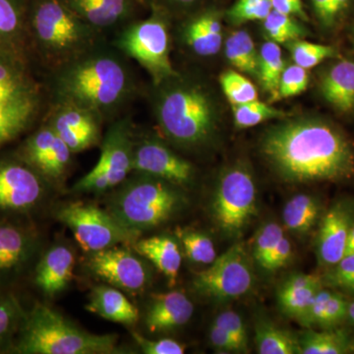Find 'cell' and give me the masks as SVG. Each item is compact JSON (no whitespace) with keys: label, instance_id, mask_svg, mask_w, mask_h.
<instances>
[{"label":"cell","instance_id":"6da1fadb","mask_svg":"<svg viewBox=\"0 0 354 354\" xmlns=\"http://www.w3.org/2000/svg\"><path fill=\"white\" fill-rule=\"evenodd\" d=\"M46 75V104L80 106L97 113L104 122L124 115L141 91L131 60L109 39Z\"/></svg>","mask_w":354,"mask_h":354},{"label":"cell","instance_id":"7a4b0ae2","mask_svg":"<svg viewBox=\"0 0 354 354\" xmlns=\"http://www.w3.org/2000/svg\"><path fill=\"white\" fill-rule=\"evenodd\" d=\"M261 151L288 183L342 181L354 176V150L332 123L319 118L288 120L268 130Z\"/></svg>","mask_w":354,"mask_h":354},{"label":"cell","instance_id":"3957f363","mask_svg":"<svg viewBox=\"0 0 354 354\" xmlns=\"http://www.w3.org/2000/svg\"><path fill=\"white\" fill-rule=\"evenodd\" d=\"M152 88L153 114L165 138L187 150L211 141L218 113L213 97L201 83L177 71Z\"/></svg>","mask_w":354,"mask_h":354},{"label":"cell","instance_id":"277c9868","mask_svg":"<svg viewBox=\"0 0 354 354\" xmlns=\"http://www.w3.org/2000/svg\"><path fill=\"white\" fill-rule=\"evenodd\" d=\"M27 36L28 48L32 46L46 72L108 39L62 0H29Z\"/></svg>","mask_w":354,"mask_h":354},{"label":"cell","instance_id":"5b68a950","mask_svg":"<svg viewBox=\"0 0 354 354\" xmlns=\"http://www.w3.org/2000/svg\"><path fill=\"white\" fill-rule=\"evenodd\" d=\"M118 337L80 329L55 310L36 304L23 320L16 353L23 354L118 353Z\"/></svg>","mask_w":354,"mask_h":354},{"label":"cell","instance_id":"8992f818","mask_svg":"<svg viewBox=\"0 0 354 354\" xmlns=\"http://www.w3.org/2000/svg\"><path fill=\"white\" fill-rule=\"evenodd\" d=\"M120 185L109 212L137 236L169 221L183 203L178 186L148 174L133 171Z\"/></svg>","mask_w":354,"mask_h":354},{"label":"cell","instance_id":"52a82bcc","mask_svg":"<svg viewBox=\"0 0 354 354\" xmlns=\"http://www.w3.org/2000/svg\"><path fill=\"white\" fill-rule=\"evenodd\" d=\"M169 17L152 10L145 19L131 21L111 36V43L151 77L152 85L176 75L171 59Z\"/></svg>","mask_w":354,"mask_h":354},{"label":"cell","instance_id":"ba28073f","mask_svg":"<svg viewBox=\"0 0 354 354\" xmlns=\"http://www.w3.org/2000/svg\"><path fill=\"white\" fill-rule=\"evenodd\" d=\"M135 127L130 116L122 115L109 123L102 140L97 165L77 181L76 193H102L120 185L133 172Z\"/></svg>","mask_w":354,"mask_h":354},{"label":"cell","instance_id":"9c48e42d","mask_svg":"<svg viewBox=\"0 0 354 354\" xmlns=\"http://www.w3.org/2000/svg\"><path fill=\"white\" fill-rule=\"evenodd\" d=\"M256 204L255 181L246 167L234 165L221 174L212 203V213L223 232L239 234L255 215Z\"/></svg>","mask_w":354,"mask_h":354},{"label":"cell","instance_id":"30bf717a","mask_svg":"<svg viewBox=\"0 0 354 354\" xmlns=\"http://www.w3.org/2000/svg\"><path fill=\"white\" fill-rule=\"evenodd\" d=\"M57 216L88 252L135 242L137 239L136 234L123 227L109 212L102 211L95 205L69 203L58 209Z\"/></svg>","mask_w":354,"mask_h":354},{"label":"cell","instance_id":"8fae6325","mask_svg":"<svg viewBox=\"0 0 354 354\" xmlns=\"http://www.w3.org/2000/svg\"><path fill=\"white\" fill-rule=\"evenodd\" d=\"M254 274L243 244L235 243L195 274L193 286L198 292L216 301H230L252 288Z\"/></svg>","mask_w":354,"mask_h":354},{"label":"cell","instance_id":"7c38bea8","mask_svg":"<svg viewBox=\"0 0 354 354\" xmlns=\"http://www.w3.org/2000/svg\"><path fill=\"white\" fill-rule=\"evenodd\" d=\"M133 171L164 179L176 186L192 183L195 169L187 160L177 155L164 142L135 132Z\"/></svg>","mask_w":354,"mask_h":354},{"label":"cell","instance_id":"4fadbf2b","mask_svg":"<svg viewBox=\"0 0 354 354\" xmlns=\"http://www.w3.org/2000/svg\"><path fill=\"white\" fill-rule=\"evenodd\" d=\"M46 122L72 153L83 152L102 140L104 121L97 113L72 104H48Z\"/></svg>","mask_w":354,"mask_h":354},{"label":"cell","instance_id":"5bb4252c","mask_svg":"<svg viewBox=\"0 0 354 354\" xmlns=\"http://www.w3.org/2000/svg\"><path fill=\"white\" fill-rule=\"evenodd\" d=\"M48 181L38 171L17 160H0V209L24 212L43 198Z\"/></svg>","mask_w":354,"mask_h":354},{"label":"cell","instance_id":"9a60e30c","mask_svg":"<svg viewBox=\"0 0 354 354\" xmlns=\"http://www.w3.org/2000/svg\"><path fill=\"white\" fill-rule=\"evenodd\" d=\"M88 268L97 278L130 292L143 290L150 281L143 261L118 246L92 253Z\"/></svg>","mask_w":354,"mask_h":354},{"label":"cell","instance_id":"2e32d148","mask_svg":"<svg viewBox=\"0 0 354 354\" xmlns=\"http://www.w3.org/2000/svg\"><path fill=\"white\" fill-rule=\"evenodd\" d=\"M353 225L354 201L341 200L330 207L321 221L317 239L320 265L330 268L344 258Z\"/></svg>","mask_w":354,"mask_h":354},{"label":"cell","instance_id":"e0dca14e","mask_svg":"<svg viewBox=\"0 0 354 354\" xmlns=\"http://www.w3.org/2000/svg\"><path fill=\"white\" fill-rule=\"evenodd\" d=\"M85 22L108 38L137 19L142 0H62Z\"/></svg>","mask_w":354,"mask_h":354},{"label":"cell","instance_id":"ac0fdd59","mask_svg":"<svg viewBox=\"0 0 354 354\" xmlns=\"http://www.w3.org/2000/svg\"><path fill=\"white\" fill-rule=\"evenodd\" d=\"M178 41L197 57H211L221 50L223 28L220 16L213 10L191 13L179 25Z\"/></svg>","mask_w":354,"mask_h":354},{"label":"cell","instance_id":"d6986e66","mask_svg":"<svg viewBox=\"0 0 354 354\" xmlns=\"http://www.w3.org/2000/svg\"><path fill=\"white\" fill-rule=\"evenodd\" d=\"M37 250V239L24 228L0 223V279L25 269Z\"/></svg>","mask_w":354,"mask_h":354},{"label":"cell","instance_id":"ffe728a7","mask_svg":"<svg viewBox=\"0 0 354 354\" xmlns=\"http://www.w3.org/2000/svg\"><path fill=\"white\" fill-rule=\"evenodd\" d=\"M194 306L181 291L156 295L147 309L145 324L151 333L169 332L189 322Z\"/></svg>","mask_w":354,"mask_h":354},{"label":"cell","instance_id":"44dd1931","mask_svg":"<svg viewBox=\"0 0 354 354\" xmlns=\"http://www.w3.org/2000/svg\"><path fill=\"white\" fill-rule=\"evenodd\" d=\"M29 0H0V53L27 60Z\"/></svg>","mask_w":354,"mask_h":354},{"label":"cell","instance_id":"7402d4cb","mask_svg":"<svg viewBox=\"0 0 354 354\" xmlns=\"http://www.w3.org/2000/svg\"><path fill=\"white\" fill-rule=\"evenodd\" d=\"M75 257L69 247L55 245L46 251L36 270L35 281L48 297H55L73 278Z\"/></svg>","mask_w":354,"mask_h":354},{"label":"cell","instance_id":"603a6c76","mask_svg":"<svg viewBox=\"0 0 354 354\" xmlns=\"http://www.w3.org/2000/svg\"><path fill=\"white\" fill-rule=\"evenodd\" d=\"M44 97V87L34 80L27 60L0 53V100Z\"/></svg>","mask_w":354,"mask_h":354},{"label":"cell","instance_id":"cb8c5ba5","mask_svg":"<svg viewBox=\"0 0 354 354\" xmlns=\"http://www.w3.org/2000/svg\"><path fill=\"white\" fill-rule=\"evenodd\" d=\"M324 99L337 111H354V62L339 59L324 72L320 80Z\"/></svg>","mask_w":354,"mask_h":354},{"label":"cell","instance_id":"d4e9b609","mask_svg":"<svg viewBox=\"0 0 354 354\" xmlns=\"http://www.w3.org/2000/svg\"><path fill=\"white\" fill-rule=\"evenodd\" d=\"M86 309L106 320L127 326L135 325L139 319L138 309L120 290L109 286H94Z\"/></svg>","mask_w":354,"mask_h":354},{"label":"cell","instance_id":"484cf974","mask_svg":"<svg viewBox=\"0 0 354 354\" xmlns=\"http://www.w3.org/2000/svg\"><path fill=\"white\" fill-rule=\"evenodd\" d=\"M323 279L316 274H295L283 283L278 292V301L286 315L301 322L319 290Z\"/></svg>","mask_w":354,"mask_h":354},{"label":"cell","instance_id":"4316f807","mask_svg":"<svg viewBox=\"0 0 354 354\" xmlns=\"http://www.w3.org/2000/svg\"><path fill=\"white\" fill-rule=\"evenodd\" d=\"M46 104V97L0 100V145L15 139L31 127Z\"/></svg>","mask_w":354,"mask_h":354},{"label":"cell","instance_id":"83f0119b","mask_svg":"<svg viewBox=\"0 0 354 354\" xmlns=\"http://www.w3.org/2000/svg\"><path fill=\"white\" fill-rule=\"evenodd\" d=\"M134 248L139 255L150 261L167 277L169 285L174 286L178 277L183 256L178 244L167 235L148 237L134 242Z\"/></svg>","mask_w":354,"mask_h":354},{"label":"cell","instance_id":"f1b7e54d","mask_svg":"<svg viewBox=\"0 0 354 354\" xmlns=\"http://www.w3.org/2000/svg\"><path fill=\"white\" fill-rule=\"evenodd\" d=\"M320 202L311 195L299 194L286 203L283 220L286 230L295 234H308L320 216Z\"/></svg>","mask_w":354,"mask_h":354},{"label":"cell","instance_id":"f546056e","mask_svg":"<svg viewBox=\"0 0 354 354\" xmlns=\"http://www.w3.org/2000/svg\"><path fill=\"white\" fill-rule=\"evenodd\" d=\"M298 342L300 354H344L353 349L348 332L337 328L305 332Z\"/></svg>","mask_w":354,"mask_h":354},{"label":"cell","instance_id":"4dcf8cb0","mask_svg":"<svg viewBox=\"0 0 354 354\" xmlns=\"http://www.w3.org/2000/svg\"><path fill=\"white\" fill-rule=\"evenodd\" d=\"M225 53L235 69L249 75L258 76L259 53L245 30L235 31L228 37L225 44Z\"/></svg>","mask_w":354,"mask_h":354},{"label":"cell","instance_id":"1f68e13d","mask_svg":"<svg viewBox=\"0 0 354 354\" xmlns=\"http://www.w3.org/2000/svg\"><path fill=\"white\" fill-rule=\"evenodd\" d=\"M255 334L256 346L261 354L299 353L298 339L268 321H258Z\"/></svg>","mask_w":354,"mask_h":354},{"label":"cell","instance_id":"d6a6232c","mask_svg":"<svg viewBox=\"0 0 354 354\" xmlns=\"http://www.w3.org/2000/svg\"><path fill=\"white\" fill-rule=\"evenodd\" d=\"M283 53L278 44L268 39L259 53V77L261 85L272 99H279V85L285 69Z\"/></svg>","mask_w":354,"mask_h":354},{"label":"cell","instance_id":"836d02e7","mask_svg":"<svg viewBox=\"0 0 354 354\" xmlns=\"http://www.w3.org/2000/svg\"><path fill=\"white\" fill-rule=\"evenodd\" d=\"M263 28L269 41L278 44H286L306 36V30L295 19V16L286 15L276 10H272L263 20Z\"/></svg>","mask_w":354,"mask_h":354},{"label":"cell","instance_id":"e575fe53","mask_svg":"<svg viewBox=\"0 0 354 354\" xmlns=\"http://www.w3.org/2000/svg\"><path fill=\"white\" fill-rule=\"evenodd\" d=\"M177 237L183 244L186 257L196 264H212L216 258L214 242L206 234L190 228H178Z\"/></svg>","mask_w":354,"mask_h":354},{"label":"cell","instance_id":"d590c367","mask_svg":"<svg viewBox=\"0 0 354 354\" xmlns=\"http://www.w3.org/2000/svg\"><path fill=\"white\" fill-rule=\"evenodd\" d=\"M232 109L235 127L241 129L256 127L265 121L281 118L286 115L281 109L260 102L259 100L245 104H232Z\"/></svg>","mask_w":354,"mask_h":354},{"label":"cell","instance_id":"8d00e7d4","mask_svg":"<svg viewBox=\"0 0 354 354\" xmlns=\"http://www.w3.org/2000/svg\"><path fill=\"white\" fill-rule=\"evenodd\" d=\"M293 62L304 68H313L325 60L337 57L334 46L310 43L301 39H295L286 44Z\"/></svg>","mask_w":354,"mask_h":354},{"label":"cell","instance_id":"74e56055","mask_svg":"<svg viewBox=\"0 0 354 354\" xmlns=\"http://www.w3.org/2000/svg\"><path fill=\"white\" fill-rule=\"evenodd\" d=\"M221 87L230 104H241L258 100L255 85L245 76L235 71L227 70L220 77Z\"/></svg>","mask_w":354,"mask_h":354},{"label":"cell","instance_id":"f35d334b","mask_svg":"<svg viewBox=\"0 0 354 354\" xmlns=\"http://www.w3.org/2000/svg\"><path fill=\"white\" fill-rule=\"evenodd\" d=\"M73 153L57 135L50 152L38 167L39 174L48 181H60L68 171Z\"/></svg>","mask_w":354,"mask_h":354},{"label":"cell","instance_id":"ab89813d","mask_svg":"<svg viewBox=\"0 0 354 354\" xmlns=\"http://www.w3.org/2000/svg\"><path fill=\"white\" fill-rule=\"evenodd\" d=\"M55 138L57 134L55 131L46 122H43L39 129L32 133L26 141L23 149V160L37 171L50 152Z\"/></svg>","mask_w":354,"mask_h":354},{"label":"cell","instance_id":"60d3db41","mask_svg":"<svg viewBox=\"0 0 354 354\" xmlns=\"http://www.w3.org/2000/svg\"><path fill=\"white\" fill-rule=\"evenodd\" d=\"M285 232L277 223H268L256 234L253 245V256L256 262L264 269L269 256L283 239Z\"/></svg>","mask_w":354,"mask_h":354},{"label":"cell","instance_id":"b9f144b4","mask_svg":"<svg viewBox=\"0 0 354 354\" xmlns=\"http://www.w3.org/2000/svg\"><path fill=\"white\" fill-rule=\"evenodd\" d=\"M272 10L271 0H236L227 11L228 19L234 24L263 21Z\"/></svg>","mask_w":354,"mask_h":354},{"label":"cell","instance_id":"7bdbcfd3","mask_svg":"<svg viewBox=\"0 0 354 354\" xmlns=\"http://www.w3.org/2000/svg\"><path fill=\"white\" fill-rule=\"evenodd\" d=\"M309 85L308 70L293 64L286 66L279 85V97H297L307 90Z\"/></svg>","mask_w":354,"mask_h":354},{"label":"cell","instance_id":"ee69618b","mask_svg":"<svg viewBox=\"0 0 354 354\" xmlns=\"http://www.w3.org/2000/svg\"><path fill=\"white\" fill-rule=\"evenodd\" d=\"M322 279L327 286L354 295V253L344 256L330 267V271Z\"/></svg>","mask_w":354,"mask_h":354},{"label":"cell","instance_id":"f6af8a7d","mask_svg":"<svg viewBox=\"0 0 354 354\" xmlns=\"http://www.w3.org/2000/svg\"><path fill=\"white\" fill-rule=\"evenodd\" d=\"M23 319V312L15 297H0V344L6 341Z\"/></svg>","mask_w":354,"mask_h":354},{"label":"cell","instance_id":"bcb514c9","mask_svg":"<svg viewBox=\"0 0 354 354\" xmlns=\"http://www.w3.org/2000/svg\"><path fill=\"white\" fill-rule=\"evenodd\" d=\"M214 324L225 330L234 339L241 353L248 351V334L245 325L239 314L232 310H227L216 317Z\"/></svg>","mask_w":354,"mask_h":354},{"label":"cell","instance_id":"7dc6e473","mask_svg":"<svg viewBox=\"0 0 354 354\" xmlns=\"http://www.w3.org/2000/svg\"><path fill=\"white\" fill-rule=\"evenodd\" d=\"M348 302L342 295L332 292L319 327L323 330L335 329L348 319Z\"/></svg>","mask_w":354,"mask_h":354},{"label":"cell","instance_id":"c3c4849f","mask_svg":"<svg viewBox=\"0 0 354 354\" xmlns=\"http://www.w3.org/2000/svg\"><path fill=\"white\" fill-rule=\"evenodd\" d=\"M132 335L140 348L146 354H183L185 351L183 344L174 339H160L152 341L137 333H133Z\"/></svg>","mask_w":354,"mask_h":354},{"label":"cell","instance_id":"681fc988","mask_svg":"<svg viewBox=\"0 0 354 354\" xmlns=\"http://www.w3.org/2000/svg\"><path fill=\"white\" fill-rule=\"evenodd\" d=\"M147 1L151 10H158L165 15L171 16L172 12H186L196 6L201 0H142Z\"/></svg>","mask_w":354,"mask_h":354},{"label":"cell","instance_id":"f907efd6","mask_svg":"<svg viewBox=\"0 0 354 354\" xmlns=\"http://www.w3.org/2000/svg\"><path fill=\"white\" fill-rule=\"evenodd\" d=\"M291 253H292V247H291L290 241H288L286 235H283V239L269 256L264 269L267 271H276V270L281 269L290 260Z\"/></svg>","mask_w":354,"mask_h":354},{"label":"cell","instance_id":"816d5d0a","mask_svg":"<svg viewBox=\"0 0 354 354\" xmlns=\"http://www.w3.org/2000/svg\"><path fill=\"white\" fill-rule=\"evenodd\" d=\"M209 337L212 346L221 353H241L234 339L216 324L211 326Z\"/></svg>","mask_w":354,"mask_h":354},{"label":"cell","instance_id":"f5cc1de1","mask_svg":"<svg viewBox=\"0 0 354 354\" xmlns=\"http://www.w3.org/2000/svg\"><path fill=\"white\" fill-rule=\"evenodd\" d=\"M272 10L286 15L297 16L301 19L307 20L302 0H271Z\"/></svg>","mask_w":354,"mask_h":354},{"label":"cell","instance_id":"db71d44e","mask_svg":"<svg viewBox=\"0 0 354 354\" xmlns=\"http://www.w3.org/2000/svg\"><path fill=\"white\" fill-rule=\"evenodd\" d=\"M334 0H311L312 6L317 17L324 27H333L335 24L332 18V6Z\"/></svg>","mask_w":354,"mask_h":354},{"label":"cell","instance_id":"11a10c76","mask_svg":"<svg viewBox=\"0 0 354 354\" xmlns=\"http://www.w3.org/2000/svg\"><path fill=\"white\" fill-rule=\"evenodd\" d=\"M351 0H334L332 6V18L334 23L337 21V17L342 15L346 9L348 8L349 4H351Z\"/></svg>","mask_w":354,"mask_h":354},{"label":"cell","instance_id":"9f6ffc18","mask_svg":"<svg viewBox=\"0 0 354 354\" xmlns=\"http://www.w3.org/2000/svg\"><path fill=\"white\" fill-rule=\"evenodd\" d=\"M353 253H354V225L353 227H351V234H349L348 245H346V254H344V256Z\"/></svg>","mask_w":354,"mask_h":354},{"label":"cell","instance_id":"6f0895ef","mask_svg":"<svg viewBox=\"0 0 354 354\" xmlns=\"http://www.w3.org/2000/svg\"><path fill=\"white\" fill-rule=\"evenodd\" d=\"M348 319L354 325V301L348 304Z\"/></svg>","mask_w":354,"mask_h":354},{"label":"cell","instance_id":"680465c9","mask_svg":"<svg viewBox=\"0 0 354 354\" xmlns=\"http://www.w3.org/2000/svg\"><path fill=\"white\" fill-rule=\"evenodd\" d=\"M353 349H354V342H353Z\"/></svg>","mask_w":354,"mask_h":354}]
</instances>
